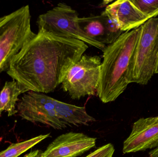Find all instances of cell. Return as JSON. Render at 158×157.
I'll return each instance as SVG.
<instances>
[{
	"mask_svg": "<svg viewBox=\"0 0 158 157\" xmlns=\"http://www.w3.org/2000/svg\"><path fill=\"white\" fill-rule=\"evenodd\" d=\"M96 139L81 133L70 132L55 139L42 157H77L94 147Z\"/></svg>",
	"mask_w": 158,
	"mask_h": 157,
	"instance_id": "cell-9",
	"label": "cell"
},
{
	"mask_svg": "<svg viewBox=\"0 0 158 157\" xmlns=\"http://www.w3.org/2000/svg\"><path fill=\"white\" fill-rule=\"evenodd\" d=\"M155 74H158V59L157 63L156 68V72H155Z\"/></svg>",
	"mask_w": 158,
	"mask_h": 157,
	"instance_id": "cell-20",
	"label": "cell"
},
{
	"mask_svg": "<svg viewBox=\"0 0 158 157\" xmlns=\"http://www.w3.org/2000/svg\"><path fill=\"white\" fill-rule=\"evenodd\" d=\"M106 29L108 40V45L114 42L123 33L115 20L110 17L106 11L101 13Z\"/></svg>",
	"mask_w": 158,
	"mask_h": 157,
	"instance_id": "cell-15",
	"label": "cell"
},
{
	"mask_svg": "<svg viewBox=\"0 0 158 157\" xmlns=\"http://www.w3.org/2000/svg\"><path fill=\"white\" fill-rule=\"evenodd\" d=\"M56 99L43 93L29 91L25 93L17 105L20 117L33 123H40L55 130L65 128L55 111Z\"/></svg>",
	"mask_w": 158,
	"mask_h": 157,
	"instance_id": "cell-7",
	"label": "cell"
},
{
	"mask_svg": "<svg viewBox=\"0 0 158 157\" xmlns=\"http://www.w3.org/2000/svg\"><path fill=\"white\" fill-rule=\"evenodd\" d=\"M114 152L113 145L108 143L99 147L85 157H112Z\"/></svg>",
	"mask_w": 158,
	"mask_h": 157,
	"instance_id": "cell-17",
	"label": "cell"
},
{
	"mask_svg": "<svg viewBox=\"0 0 158 157\" xmlns=\"http://www.w3.org/2000/svg\"><path fill=\"white\" fill-rule=\"evenodd\" d=\"M31 18L28 5L0 17V73L8 69L14 57L36 36Z\"/></svg>",
	"mask_w": 158,
	"mask_h": 157,
	"instance_id": "cell-3",
	"label": "cell"
},
{
	"mask_svg": "<svg viewBox=\"0 0 158 157\" xmlns=\"http://www.w3.org/2000/svg\"><path fill=\"white\" fill-rule=\"evenodd\" d=\"M149 157H158V147L149 152Z\"/></svg>",
	"mask_w": 158,
	"mask_h": 157,
	"instance_id": "cell-19",
	"label": "cell"
},
{
	"mask_svg": "<svg viewBox=\"0 0 158 157\" xmlns=\"http://www.w3.org/2000/svg\"><path fill=\"white\" fill-rule=\"evenodd\" d=\"M43 153V152L41 150H35L31 151L22 157H42Z\"/></svg>",
	"mask_w": 158,
	"mask_h": 157,
	"instance_id": "cell-18",
	"label": "cell"
},
{
	"mask_svg": "<svg viewBox=\"0 0 158 157\" xmlns=\"http://www.w3.org/2000/svg\"><path fill=\"white\" fill-rule=\"evenodd\" d=\"M158 147V116L141 118L133 124L123 143V154H131Z\"/></svg>",
	"mask_w": 158,
	"mask_h": 157,
	"instance_id": "cell-8",
	"label": "cell"
},
{
	"mask_svg": "<svg viewBox=\"0 0 158 157\" xmlns=\"http://www.w3.org/2000/svg\"><path fill=\"white\" fill-rule=\"evenodd\" d=\"M140 33L129 65L131 83L146 85L155 74L158 59V17L140 26Z\"/></svg>",
	"mask_w": 158,
	"mask_h": 157,
	"instance_id": "cell-4",
	"label": "cell"
},
{
	"mask_svg": "<svg viewBox=\"0 0 158 157\" xmlns=\"http://www.w3.org/2000/svg\"><path fill=\"white\" fill-rule=\"evenodd\" d=\"M135 5L149 19L158 16V0H131Z\"/></svg>",
	"mask_w": 158,
	"mask_h": 157,
	"instance_id": "cell-16",
	"label": "cell"
},
{
	"mask_svg": "<svg viewBox=\"0 0 158 157\" xmlns=\"http://www.w3.org/2000/svg\"><path fill=\"white\" fill-rule=\"evenodd\" d=\"M49 136V134L41 135L27 141L12 144L6 149L0 152V157H18Z\"/></svg>",
	"mask_w": 158,
	"mask_h": 157,
	"instance_id": "cell-14",
	"label": "cell"
},
{
	"mask_svg": "<svg viewBox=\"0 0 158 157\" xmlns=\"http://www.w3.org/2000/svg\"><path fill=\"white\" fill-rule=\"evenodd\" d=\"M55 111L59 120L66 125H87L96 121L87 113L85 107L68 104L56 100Z\"/></svg>",
	"mask_w": 158,
	"mask_h": 157,
	"instance_id": "cell-11",
	"label": "cell"
},
{
	"mask_svg": "<svg viewBox=\"0 0 158 157\" xmlns=\"http://www.w3.org/2000/svg\"><path fill=\"white\" fill-rule=\"evenodd\" d=\"M87 49L78 40L39 31L14 57L6 73L27 92L47 94L62 84Z\"/></svg>",
	"mask_w": 158,
	"mask_h": 157,
	"instance_id": "cell-1",
	"label": "cell"
},
{
	"mask_svg": "<svg viewBox=\"0 0 158 157\" xmlns=\"http://www.w3.org/2000/svg\"><path fill=\"white\" fill-rule=\"evenodd\" d=\"M77 11L64 3H59L37 20L39 31L48 32L62 37L78 40L103 51L106 47L88 37L79 25Z\"/></svg>",
	"mask_w": 158,
	"mask_h": 157,
	"instance_id": "cell-5",
	"label": "cell"
},
{
	"mask_svg": "<svg viewBox=\"0 0 158 157\" xmlns=\"http://www.w3.org/2000/svg\"><path fill=\"white\" fill-rule=\"evenodd\" d=\"M140 27L123 32L103 50L96 94L103 103L115 101L130 84L129 65L139 37Z\"/></svg>",
	"mask_w": 158,
	"mask_h": 157,
	"instance_id": "cell-2",
	"label": "cell"
},
{
	"mask_svg": "<svg viewBox=\"0 0 158 157\" xmlns=\"http://www.w3.org/2000/svg\"><path fill=\"white\" fill-rule=\"evenodd\" d=\"M78 21L81 29L88 37L102 44L108 45L107 33L101 14L79 17Z\"/></svg>",
	"mask_w": 158,
	"mask_h": 157,
	"instance_id": "cell-13",
	"label": "cell"
},
{
	"mask_svg": "<svg viewBox=\"0 0 158 157\" xmlns=\"http://www.w3.org/2000/svg\"><path fill=\"white\" fill-rule=\"evenodd\" d=\"M105 11L123 32L138 28L149 19L131 0L115 1L108 5Z\"/></svg>",
	"mask_w": 158,
	"mask_h": 157,
	"instance_id": "cell-10",
	"label": "cell"
},
{
	"mask_svg": "<svg viewBox=\"0 0 158 157\" xmlns=\"http://www.w3.org/2000/svg\"><path fill=\"white\" fill-rule=\"evenodd\" d=\"M101 63L99 56L83 55L65 76L62 83L64 91L74 100L96 95Z\"/></svg>",
	"mask_w": 158,
	"mask_h": 157,
	"instance_id": "cell-6",
	"label": "cell"
},
{
	"mask_svg": "<svg viewBox=\"0 0 158 157\" xmlns=\"http://www.w3.org/2000/svg\"><path fill=\"white\" fill-rule=\"evenodd\" d=\"M27 92V90L15 80L6 82L0 92V116L3 111L6 112L8 116L17 113L19 96Z\"/></svg>",
	"mask_w": 158,
	"mask_h": 157,
	"instance_id": "cell-12",
	"label": "cell"
}]
</instances>
